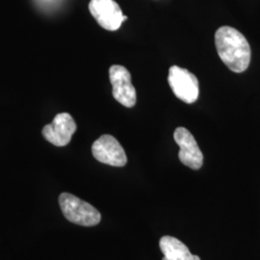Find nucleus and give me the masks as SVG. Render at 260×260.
<instances>
[{"label": "nucleus", "mask_w": 260, "mask_h": 260, "mask_svg": "<svg viewBox=\"0 0 260 260\" xmlns=\"http://www.w3.org/2000/svg\"><path fill=\"white\" fill-rule=\"evenodd\" d=\"M217 52L223 64L232 72H245L251 62V47L247 39L237 29L222 26L215 33Z\"/></svg>", "instance_id": "obj_1"}, {"label": "nucleus", "mask_w": 260, "mask_h": 260, "mask_svg": "<svg viewBox=\"0 0 260 260\" xmlns=\"http://www.w3.org/2000/svg\"><path fill=\"white\" fill-rule=\"evenodd\" d=\"M59 205L66 219L71 223L93 226L102 220V215L96 208L72 194L62 193L59 197Z\"/></svg>", "instance_id": "obj_2"}, {"label": "nucleus", "mask_w": 260, "mask_h": 260, "mask_svg": "<svg viewBox=\"0 0 260 260\" xmlns=\"http://www.w3.org/2000/svg\"><path fill=\"white\" fill-rule=\"evenodd\" d=\"M169 85L175 95L183 103H195L199 98V80L188 70L173 66L169 70Z\"/></svg>", "instance_id": "obj_3"}, {"label": "nucleus", "mask_w": 260, "mask_h": 260, "mask_svg": "<svg viewBox=\"0 0 260 260\" xmlns=\"http://www.w3.org/2000/svg\"><path fill=\"white\" fill-rule=\"evenodd\" d=\"M109 78L114 99L121 105L131 108L136 104V90L131 82V75L123 66L113 65L109 70Z\"/></svg>", "instance_id": "obj_4"}, {"label": "nucleus", "mask_w": 260, "mask_h": 260, "mask_svg": "<svg viewBox=\"0 0 260 260\" xmlns=\"http://www.w3.org/2000/svg\"><path fill=\"white\" fill-rule=\"evenodd\" d=\"M93 157L101 163L113 166L123 167L127 163L125 151L119 141L112 135L101 136L92 146Z\"/></svg>", "instance_id": "obj_5"}, {"label": "nucleus", "mask_w": 260, "mask_h": 260, "mask_svg": "<svg viewBox=\"0 0 260 260\" xmlns=\"http://www.w3.org/2000/svg\"><path fill=\"white\" fill-rule=\"evenodd\" d=\"M174 139L179 147L178 158L180 162L192 170H200L204 164V154L198 146L192 133L185 127H177Z\"/></svg>", "instance_id": "obj_6"}, {"label": "nucleus", "mask_w": 260, "mask_h": 260, "mask_svg": "<svg viewBox=\"0 0 260 260\" xmlns=\"http://www.w3.org/2000/svg\"><path fill=\"white\" fill-rule=\"evenodd\" d=\"M89 10L96 22L106 30L116 31L123 22L121 7L114 0H91Z\"/></svg>", "instance_id": "obj_7"}, {"label": "nucleus", "mask_w": 260, "mask_h": 260, "mask_svg": "<svg viewBox=\"0 0 260 260\" xmlns=\"http://www.w3.org/2000/svg\"><path fill=\"white\" fill-rule=\"evenodd\" d=\"M76 128L75 120L69 113H60L43 128V136L56 147H65L71 142Z\"/></svg>", "instance_id": "obj_8"}, {"label": "nucleus", "mask_w": 260, "mask_h": 260, "mask_svg": "<svg viewBox=\"0 0 260 260\" xmlns=\"http://www.w3.org/2000/svg\"><path fill=\"white\" fill-rule=\"evenodd\" d=\"M159 247L163 253L162 260H201L200 256L191 253L185 244L173 236L161 237Z\"/></svg>", "instance_id": "obj_9"}]
</instances>
